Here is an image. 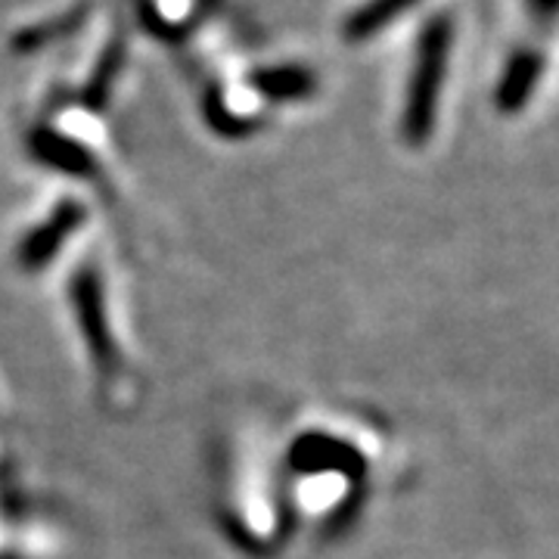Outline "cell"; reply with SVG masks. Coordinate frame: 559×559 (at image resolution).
I'll return each instance as SVG.
<instances>
[{"instance_id": "6da1fadb", "label": "cell", "mask_w": 559, "mask_h": 559, "mask_svg": "<svg viewBox=\"0 0 559 559\" xmlns=\"http://www.w3.org/2000/svg\"><path fill=\"white\" fill-rule=\"evenodd\" d=\"M454 44V20L432 16L417 40V66L411 75V91L404 103V138L411 143H423L436 121V103L444 79V62Z\"/></svg>"}, {"instance_id": "7a4b0ae2", "label": "cell", "mask_w": 559, "mask_h": 559, "mask_svg": "<svg viewBox=\"0 0 559 559\" xmlns=\"http://www.w3.org/2000/svg\"><path fill=\"white\" fill-rule=\"evenodd\" d=\"M252 87L271 100H299L314 94L318 81L301 66H277V69H259L252 75Z\"/></svg>"}, {"instance_id": "3957f363", "label": "cell", "mask_w": 559, "mask_h": 559, "mask_svg": "<svg viewBox=\"0 0 559 559\" xmlns=\"http://www.w3.org/2000/svg\"><path fill=\"white\" fill-rule=\"evenodd\" d=\"M417 0H367L360 3L358 10L345 20L342 25V35L345 40H367L373 38L377 32H382L389 22H395L399 16H404Z\"/></svg>"}, {"instance_id": "277c9868", "label": "cell", "mask_w": 559, "mask_h": 559, "mask_svg": "<svg viewBox=\"0 0 559 559\" xmlns=\"http://www.w3.org/2000/svg\"><path fill=\"white\" fill-rule=\"evenodd\" d=\"M538 75H540L538 53H528V50L516 53V57L510 60V66H507L503 79H500V87H498L500 109L513 112L516 106H522V103L528 100V94H532V87H535Z\"/></svg>"}, {"instance_id": "5b68a950", "label": "cell", "mask_w": 559, "mask_h": 559, "mask_svg": "<svg viewBox=\"0 0 559 559\" xmlns=\"http://www.w3.org/2000/svg\"><path fill=\"white\" fill-rule=\"evenodd\" d=\"M124 47H128V40H124V35H121V28H116V35H112V40H109V44H106V50H103V62L97 66V72H94L91 84H87V103H91V106H100L103 97H106L109 81L116 79L121 60H124Z\"/></svg>"}, {"instance_id": "8992f818", "label": "cell", "mask_w": 559, "mask_h": 559, "mask_svg": "<svg viewBox=\"0 0 559 559\" xmlns=\"http://www.w3.org/2000/svg\"><path fill=\"white\" fill-rule=\"evenodd\" d=\"M528 7L540 22L559 20V0H528Z\"/></svg>"}]
</instances>
